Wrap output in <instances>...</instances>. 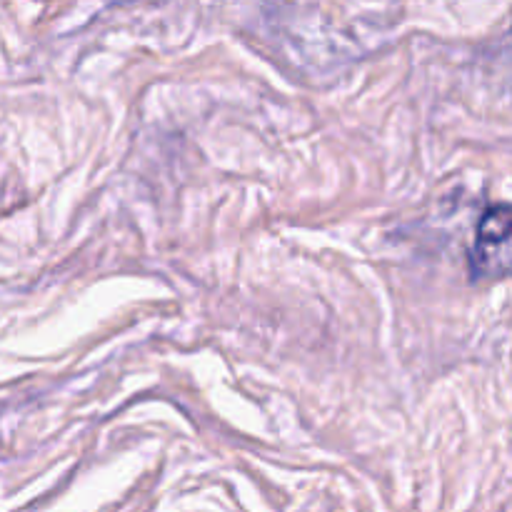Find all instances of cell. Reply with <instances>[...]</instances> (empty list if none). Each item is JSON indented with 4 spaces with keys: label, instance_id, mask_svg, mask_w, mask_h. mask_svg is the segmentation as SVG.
Here are the masks:
<instances>
[{
    "label": "cell",
    "instance_id": "cell-1",
    "mask_svg": "<svg viewBox=\"0 0 512 512\" xmlns=\"http://www.w3.org/2000/svg\"><path fill=\"white\" fill-rule=\"evenodd\" d=\"M470 265L480 278L512 275V205H490L475 228Z\"/></svg>",
    "mask_w": 512,
    "mask_h": 512
}]
</instances>
